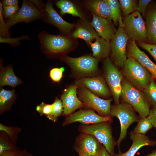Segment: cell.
I'll return each mask as SVG.
<instances>
[{
    "label": "cell",
    "mask_w": 156,
    "mask_h": 156,
    "mask_svg": "<svg viewBox=\"0 0 156 156\" xmlns=\"http://www.w3.org/2000/svg\"><path fill=\"white\" fill-rule=\"evenodd\" d=\"M38 36L41 50L49 55L64 54L70 50L74 45L70 36L62 34L53 35L43 31Z\"/></svg>",
    "instance_id": "6da1fadb"
},
{
    "label": "cell",
    "mask_w": 156,
    "mask_h": 156,
    "mask_svg": "<svg viewBox=\"0 0 156 156\" xmlns=\"http://www.w3.org/2000/svg\"><path fill=\"white\" fill-rule=\"evenodd\" d=\"M122 68L125 79L134 87L143 91L148 86L152 76L134 59L128 57Z\"/></svg>",
    "instance_id": "7a4b0ae2"
},
{
    "label": "cell",
    "mask_w": 156,
    "mask_h": 156,
    "mask_svg": "<svg viewBox=\"0 0 156 156\" xmlns=\"http://www.w3.org/2000/svg\"><path fill=\"white\" fill-rule=\"evenodd\" d=\"M120 97L123 102L130 104L139 114L140 118L148 116L150 105L141 91L130 84L125 78L122 82V90Z\"/></svg>",
    "instance_id": "3957f363"
},
{
    "label": "cell",
    "mask_w": 156,
    "mask_h": 156,
    "mask_svg": "<svg viewBox=\"0 0 156 156\" xmlns=\"http://www.w3.org/2000/svg\"><path fill=\"white\" fill-rule=\"evenodd\" d=\"M111 122H105L89 125H81L78 129L80 133L94 136L105 148L111 156L115 155L114 151L116 142L112 135Z\"/></svg>",
    "instance_id": "277c9868"
},
{
    "label": "cell",
    "mask_w": 156,
    "mask_h": 156,
    "mask_svg": "<svg viewBox=\"0 0 156 156\" xmlns=\"http://www.w3.org/2000/svg\"><path fill=\"white\" fill-rule=\"evenodd\" d=\"M130 104L123 102L111 106L110 116L117 117L120 123V135L116 141V145L118 147L119 153L121 152L120 149V144L126 137L128 129L133 123L138 122L140 118Z\"/></svg>",
    "instance_id": "5b68a950"
},
{
    "label": "cell",
    "mask_w": 156,
    "mask_h": 156,
    "mask_svg": "<svg viewBox=\"0 0 156 156\" xmlns=\"http://www.w3.org/2000/svg\"><path fill=\"white\" fill-rule=\"evenodd\" d=\"M60 59L70 67L73 72L78 76L85 77L96 76L98 74L99 60L93 56L85 55L78 57L67 56Z\"/></svg>",
    "instance_id": "8992f818"
},
{
    "label": "cell",
    "mask_w": 156,
    "mask_h": 156,
    "mask_svg": "<svg viewBox=\"0 0 156 156\" xmlns=\"http://www.w3.org/2000/svg\"><path fill=\"white\" fill-rule=\"evenodd\" d=\"M103 76L113 96L115 104H118L122 90L123 75L109 57L104 60Z\"/></svg>",
    "instance_id": "52a82bcc"
},
{
    "label": "cell",
    "mask_w": 156,
    "mask_h": 156,
    "mask_svg": "<svg viewBox=\"0 0 156 156\" xmlns=\"http://www.w3.org/2000/svg\"><path fill=\"white\" fill-rule=\"evenodd\" d=\"M123 29L129 39L135 41L146 43L145 22L140 13L136 10L125 17Z\"/></svg>",
    "instance_id": "ba28073f"
},
{
    "label": "cell",
    "mask_w": 156,
    "mask_h": 156,
    "mask_svg": "<svg viewBox=\"0 0 156 156\" xmlns=\"http://www.w3.org/2000/svg\"><path fill=\"white\" fill-rule=\"evenodd\" d=\"M129 39L123 28L119 27L110 40L111 60L117 67L122 68L127 59V48Z\"/></svg>",
    "instance_id": "9c48e42d"
},
{
    "label": "cell",
    "mask_w": 156,
    "mask_h": 156,
    "mask_svg": "<svg viewBox=\"0 0 156 156\" xmlns=\"http://www.w3.org/2000/svg\"><path fill=\"white\" fill-rule=\"evenodd\" d=\"M46 17L45 12L40 10L30 0H23L21 8L16 14L6 22L9 28L19 23H28L37 20L44 21Z\"/></svg>",
    "instance_id": "30bf717a"
},
{
    "label": "cell",
    "mask_w": 156,
    "mask_h": 156,
    "mask_svg": "<svg viewBox=\"0 0 156 156\" xmlns=\"http://www.w3.org/2000/svg\"><path fill=\"white\" fill-rule=\"evenodd\" d=\"M79 88L78 90L79 97L84 105L96 111L101 116H110L111 103L112 99H101L87 88Z\"/></svg>",
    "instance_id": "8fae6325"
},
{
    "label": "cell",
    "mask_w": 156,
    "mask_h": 156,
    "mask_svg": "<svg viewBox=\"0 0 156 156\" xmlns=\"http://www.w3.org/2000/svg\"><path fill=\"white\" fill-rule=\"evenodd\" d=\"M112 117H103L97 114L93 109H82L72 113L67 116L62 124L63 126L78 122L81 125H89L105 122L113 121Z\"/></svg>",
    "instance_id": "7c38bea8"
},
{
    "label": "cell",
    "mask_w": 156,
    "mask_h": 156,
    "mask_svg": "<svg viewBox=\"0 0 156 156\" xmlns=\"http://www.w3.org/2000/svg\"><path fill=\"white\" fill-rule=\"evenodd\" d=\"M75 84L87 88L99 97L108 98L112 94L105 79L101 76L81 78L75 81Z\"/></svg>",
    "instance_id": "4fadbf2b"
},
{
    "label": "cell",
    "mask_w": 156,
    "mask_h": 156,
    "mask_svg": "<svg viewBox=\"0 0 156 156\" xmlns=\"http://www.w3.org/2000/svg\"><path fill=\"white\" fill-rule=\"evenodd\" d=\"M87 8L92 13L102 18L112 20L115 25L118 23L119 26L123 28L124 24L115 12L103 0H92L86 3Z\"/></svg>",
    "instance_id": "5bb4252c"
},
{
    "label": "cell",
    "mask_w": 156,
    "mask_h": 156,
    "mask_svg": "<svg viewBox=\"0 0 156 156\" xmlns=\"http://www.w3.org/2000/svg\"><path fill=\"white\" fill-rule=\"evenodd\" d=\"M44 12L46 14L44 22L56 27L62 34L70 36L74 24L66 21L62 18L54 8L51 1H48L45 4Z\"/></svg>",
    "instance_id": "9a60e30c"
},
{
    "label": "cell",
    "mask_w": 156,
    "mask_h": 156,
    "mask_svg": "<svg viewBox=\"0 0 156 156\" xmlns=\"http://www.w3.org/2000/svg\"><path fill=\"white\" fill-rule=\"evenodd\" d=\"M127 48V57L133 58L146 69L156 80V64L154 63L145 53L141 50L135 42L129 39Z\"/></svg>",
    "instance_id": "2e32d148"
},
{
    "label": "cell",
    "mask_w": 156,
    "mask_h": 156,
    "mask_svg": "<svg viewBox=\"0 0 156 156\" xmlns=\"http://www.w3.org/2000/svg\"><path fill=\"white\" fill-rule=\"evenodd\" d=\"M78 88L75 84L70 86L65 90L61 95L63 115L67 116L84 106V104L77 96V89Z\"/></svg>",
    "instance_id": "e0dca14e"
},
{
    "label": "cell",
    "mask_w": 156,
    "mask_h": 156,
    "mask_svg": "<svg viewBox=\"0 0 156 156\" xmlns=\"http://www.w3.org/2000/svg\"><path fill=\"white\" fill-rule=\"evenodd\" d=\"M75 146L90 156H99L101 144L93 135L80 133L76 138Z\"/></svg>",
    "instance_id": "ac0fdd59"
},
{
    "label": "cell",
    "mask_w": 156,
    "mask_h": 156,
    "mask_svg": "<svg viewBox=\"0 0 156 156\" xmlns=\"http://www.w3.org/2000/svg\"><path fill=\"white\" fill-rule=\"evenodd\" d=\"M92 14L93 18L90 22L91 24L100 37L107 41H110L117 31L112 20Z\"/></svg>",
    "instance_id": "d6986e66"
},
{
    "label": "cell",
    "mask_w": 156,
    "mask_h": 156,
    "mask_svg": "<svg viewBox=\"0 0 156 156\" xmlns=\"http://www.w3.org/2000/svg\"><path fill=\"white\" fill-rule=\"evenodd\" d=\"M130 138L132 140V143L128 150L124 153L116 154L114 156H134L138 151L143 146L156 145L155 141L150 139L145 135L135 133L132 131L130 133Z\"/></svg>",
    "instance_id": "ffe728a7"
},
{
    "label": "cell",
    "mask_w": 156,
    "mask_h": 156,
    "mask_svg": "<svg viewBox=\"0 0 156 156\" xmlns=\"http://www.w3.org/2000/svg\"><path fill=\"white\" fill-rule=\"evenodd\" d=\"M82 20L81 22L77 25L72 32L71 36L73 38L82 39L89 44L99 36L90 22L85 19Z\"/></svg>",
    "instance_id": "44dd1931"
},
{
    "label": "cell",
    "mask_w": 156,
    "mask_h": 156,
    "mask_svg": "<svg viewBox=\"0 0 156 156\" xmlns=\"http://www.w3.org/2000/svg\"><path fill=\"white\" fill-rule=\"evenodd\" d=\"M145 17L148 43L156 44V3L151 4L146 9Z\"/></svg>",
    "instance_id": "7402d4cb"
},
{
    "label": "cell",
    "mask_w": 156,
    "mask_h": 156,
    "mask_svg": "<svg viewBox=\"0 0 156 156\" xmlns=\"http://www.w3.org/2000/svg\"><path fill=\"white\" fill-rule=\"evenodd\" d=\"M91 48L93 57L99 60L105 59L111 53L110 41H107L100 36L97 37L94 42L89 44Z\"/></svg>",
    "instance_id": "603a6c76"
},
{
    "label": "cell",
    "mask_w": 156,
    "mask_h": 156,
    "mask_svg": "<svg viewBox=\"0 0 156 156\" xmlns=\"http://www.w3.org/2000/svg\"><path fill=\"white\" fill-rule=\"evenodd\" d=\"M22 83V81L15 75L11 66L2 67L0 75L1 86H9L14 87Z\"/></svg>",
    "instance_id": "cb8c5ba5"
},
{
    "label": "cell",
    "mask_w": 156,
    "mask_h": 156,
    "mask_svg": "<svg viewBox=\"0 0 156 156\" xmlns=\"http://www.w3.org/2000/svg\"><path fill=\"white\" fill-rule=\"evenodd\" d=\"M56 5L60 9L61 15L68 14L74 16L80 17L82 19H85L83 14L75 4L70 1L67 0H59L56 2Z\"/></svg>",
    "instance_id": "d4e9b609"
},
{
    "label": "cell",
    "mask_w": 156,
    "mask_h": 156,
    "mask_svg": "<svg viewBox=\"0 0 156 156\" xmlns=\"http://www.w3.org/2000/svg\"><path fill=\"white\" fill-rule=\"evenodd\" d=\"M16 97L15 90L1 89L0 91V109L1 112L5 111L10 105Z\"/></svg>",
    "instance_id": "484cf974"
},
{
    "label": "cell",
    "mask_w": 156,
    "mask_h": 156,
    "mask_svg": "<svg viewBox=\"0 0 156 156\" xmlns=\"http://www.w3.org/2000/svg\"><path fill=\"white\" fill-rule=\"evenodd\" d=\"M142 92L149 105L156 107V83L153 76L148 86Z\"/></svg>",
    "instance_id": "4316f807"
},
{
    "label": "cell",
    "mask_w": 156,
    "mask_h": 156,
    "mask_svg": "<svg viewBox=\"0 0 156 156\" xmlns=\"http://www.w3.org/2000/svg\"><path fill=\"white\" fill-rule=\"evenodd\" d=\"M136 126L132 131L134 133L142 135L146 133L153 126L148 116L140 118Z\"/></svg>",
    "instance_id": "83f0119b"
},
{
    "label": "cell",
    "mask_w": 156,
    "mask_h": 156,
    "mask_svg": "<svg viewBox=\"0 0 156 156\" xmlns=\"http://www.w3.org/2000/svg\"><path fill=\"white\" fill-rule=\"evenodd\" d=\"M119 2L123 15L125 17L137 10L138 4L134 0H119Z\"/></svg>",
    "instance_id": "f1b7e54d"
},
{
    "label": "cell",
    "mask_w": 156,
    "mask_h": 156,
    "mask_svg": "<svg viewBox=\"0 0 156 156\" xmlns=\"http://www.w3.org/2000/svg\"><path fill=\"white\" fill-rule=\"evenodd\" d=\"M53 108L52 112L49 115L47 116L49 120L55 122L57 120L58 117L63 112V107L61 99L57 98L52 103Z\"/></svg>",
    "instance_id": "f546056e"
},
{
    "label": "cell",
    "mask_w": 156,
    "mask_h": 156,
    "mask_svg": "<svg viewBox=\"0 0 156 156\" xmlns=\"http://www.w3.org/2000/svg\"><path fill=\"white\" fill-rule=\"evenodd\" d=\"M3 6L0 2V34L2 38H9L10 37L8 28L6 23L3 20Z\"/></svg>",
    "instance_id": "4dcf8cb0"
},
{
    "label": "cell",
    "mask_w": 156,
    "mask_h": 156,
    "mask_svg": "<svg viewBox=\"0 0 156 156\" xmlns=\"http://www.w3.org/2000/svg\"><path fill=\"white\" fill-rule=\"evenodd\" d=\"M64 68L63 67L55 68L52 69L49 72V76L54 82L58 83L61 80Z\"/></svg>",
    "instance_id": "1f68e13d"
},
{
    "label": "cell",
    "mask_w": 156,
    "mask_h": 156,
    "mask_svg": "<svg viewBox=\"0 0 156 156\" xmlns=\"http://www.w3.org/2000/svg\"><path fill=\"white\" fill-rule=\"evenodd\" d=\"M20 9L18 5L12 6H3V16L5 18L10 19L15 15Z\"/></svg>",
    "instance_id": "d6a6232c"
},
{
    "label": "cell",
    "mask_w": 156,
    "mask_h": 156,
    "mask_svg": "<svg viewBox=\"0 0 156 156\" xmlns=\"http://www.w3.org/2000/svg\"><path fill=\"white\" fill-rule=\"evenodd\" d=\"M53 108V104H47L42 102L36 107V110L40 116L45 115L47 116L51 113Z\"/></svg>",
    "instance_id": "836d02e7"
},
{
    "label": "cell",
    "mask_w": 156,
    "mask_h": 156,
    "mask_svg": "<svg viewBox=\"0 0 156 156\" xmlns=\"http://www.w3.org/2000/svg\"><path fill=\"white\" fill-rule=\"evenodd\" d=\"M116 13L119 18L122 20L121 16V6L119 1L117 0H103Z\"/></svg>",
    "instance_id": "e575fe53"
},
{
    "label": "cell",
    "mask_w": 156,
    "mask_h": 156,
    "mask_svg": "<svg viewBox=\"0 0 156 156\" xmlns=\"http://www.w3.org/2000/svg\"><path fill=\"white\" fill-rule=\"evenodd\" d=\"M139 46L148 51L156 61V44L138 42Z\"/></svg>",
    "instance_id": "d590c367"
},
{
    "label": "cell",
    "mask_w": 156,
    "mask_h": 156,
    "mask_svg": "<svg viewBox=\"0 0 156 156\" xmlns=\"http://www.w3.org/2000/svg\"><path fill=\"white\" fill-rule=\"evenodd\" d=\"M151 0H139L137 10L141 13L145 17L146 10L148 5L151 2Z\"/></svg>",
    "instance_id": "8d00e7d4"
},
{
    "label": "cell",
    "mask_w": 156,
    "mask_h": 156,
    "mask_svg": "<svg viewBox=\"0 0 156 156\" xmlns=\"http://www.w3.org/2000/svg\"><path fill=\"white\" fill-rule=\"evenodd\" d=\"M9 150H17L13 146L7 143L2 139L0 141V154L5 151Z\"/></svg>",
    "instance_id": "74e56055"
},
{
    "label": "cell",
    "mask_w": 156,
    "mask_h": 156,
    "mask_svg": "<svg viewBox=\"0 0 156 156\" xmlns=\"http://www.w3.org/2000/svg\"><path fill=\"white\" fill-rule=\"evenodd\" d=\"M153 127L156 130V107H153L150 109L148 116Z\"/></svg>",
    "instance_id": "f35d334b"
},
{
    "label": "cell",
    "mask_w": 156,
    "mask_h": 156,
    "mask_svg": "<svg viewBox=\"0 0 156 156\" xmlns=\"http://www.w3.org/2000/svg\"><path fill=\"white\" fill-rule=\"evenodd\" d=\"M30 1L34 4L40 10L45 12V4L41 0H31Z\"/></svg>",
    "instance_id": "ab89813d"
},
{
    "label": "cell",
    "mask_w": 156,
    "mask_h": 156,
    "mask_svg": "<svg viewBox=\"0 0 156 156\" xmlns=\"http://www.w3.org/2000/svg\"><path fill=\"white\" fill-rule=\"evenodd\" d=\"M0 130L1 131H3L6 132L11 137L14 135V132L13 129L1 124L0 125Z\"/></svg>",
    "instance_id": "60d3db41"
},
{
    "label": "cell",
    "mask_w": 156,
    "mask_h": 156,
    "mask_svg": "<svg viewBox=\"0 0 156 156\" xmlns=\"http://www.w3.org/2000/svg\"><path fill=\"white\" fill-rule=\"evenodd\" d=\"M3 6H12L18 5L17 0H3L0 1Z\"/></svg>",
    "instance_id": "b9f144b4"
},
{
    "label": "cell",
    "mask_w": 156,
    "mask_h": 156,
    "mask_svg": "<svg viewBox=\"0 0 156 156\" xmlns=\"http://www.w3.org/2000/svg\"><path fill=\"white\" fill-rule=\"evenodd\" d=\"M18 150L5 151L0 154V156H16Z\"/></svg>",
    "instance_id": "7bdbcfd3"
},
{
    "label": "cell",
    "mask_w": 156,
    "mask_h": 156,
    "mask_svg": "<svg viewBox=\"0 0 156 156\" xmlns=\"http://www.w3.org/2000/svg\"><path fill=\"white\" fill-rule=\"evenodd\" d=\"M16 156H33L32 154L28 153L26 150H23L22 151L18 150Z\"/></svg>",
    "instance_id": "ee69618b"
},
{
    "label": "cell",
    "mask_w": 156,
    "mask_h": 156,
    "mask_svg": "<svg viewBox=\"0 0 156 156\" xmlns=\"http://www.w3.org/2000/svg\"><path fill=\"white\" fill-rule=\"evenodd\" d=\"M74 148L78 154V156H90L85 153L81 148L75 146Z\"/></svg>",
    "instance_id": "f6af8a7d"
},
{
    "label": "cell",
    "mask_w": 156,
    "mask_h": 156,
    "mask_svg": "<svg viewBox=\"0 0 156 156\" xmlns=\"http://www.w3.org/2000/svg\"><path fill=\"white\" fill-rule=\"evenodd\" d=\"M99 156H111L102 144L101 146Z\"/></svg>",
    "instance_id": "bcb514c9"
},
{
    "label": "cell",
    "mask_w": 156,
    "mask_h": 156,
    "mask_svg": "<svg viewBox=\"0 0 156 156\" xmlns=\"http://www.w3.org/2000/svg\"><path fill=\"white\" fill-rule=\"evenodd\" d=\"M146 156H156V150L153 151L151 153Z\"/></svg>",
    "instance_id": "7dc6e473"
}]
</instances>
